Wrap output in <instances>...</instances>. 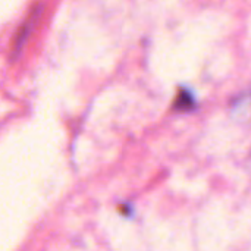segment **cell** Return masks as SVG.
I'll return each instance as SVG.
<instances>
[{
    "mask_svg": "<svg viewBox=\"0 0 251 251\" xmlns=\"http://www.w3.org/2000/svg\"><path fill=\"white\" fill-rule=\"evenodd\" d=\"M40 9H41V6H38V7L32 9V10H31V13L28 15V18L25 19V22L21 25L19 31L16 32V37L13 38V43H12V53H13V54H12V57H13V59L21 53V50H22L24 44L26 43V40H28V37H29L31 31H32V28H34V25L37 24L38 16H40Z\"/></svg>",
    "mask_w": 251,
    "mask_h": 251,
    "instance_id": "1",
    "label": "cell"
},
{
    "mask_svg": "<svg viewBox=\"0 0 251 251\" xmlns=\"http://www.w3.org/2000/svg\"><path fill=\"white\" fill-rule=\"evenodd\" d=\"M175 106H176L178 109H181V110H184V109H191V107L194 106V96L191 94V91H187V90L182 88L181 93H179V96H178V99H176Z\"/></svg>",
    "mask_w": 251,
    "mask_h": 251,
    "instance_id": "2",
    "label": "cell"
}]
</instances>
